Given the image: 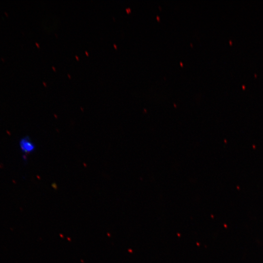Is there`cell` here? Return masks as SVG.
<instances>
[{
    "label": "cell",
    "instance_id": "obj_3",
    "mask_svg": "<svg viewBox=\"0 0 263 263\" xmlns=\"http://www.w3.org/2000/svg\"><path fill=\"white\" fill-rule=\"evenodd\" d=\"M1 59L2 60L4 61L3 58H1Z\"/></svg>",
    "mask_w": 263,
    "mask_h": 263
},
{
    "label": "cell",
    "instance_id": "obj_2",
    "mask_svg": "<svg viewBox=\"0 0 263 263\" xmlns=\"http://www.w3.org/2000/svg\"><path fill=\"white\" fill-rule=\"evenodd\" d=\"M4 13H5V15H6V16H8V14H7L6 12H5Z\"/></svg>",
    "mask_w": 263,
    "mask_h": 263
},
{
    "label": "cell",
    "instance_id": "obj_1",
    "mask_svg": "<svg viewBox=\"0 0 263 263\" xmlns=\"http://www.w3.org/2000/svg\"><path fill=\"white\" fill-rule=\"evenodd\" d=\"M19 147L22 152L25 154L34 151L36 146L28 136L21 138L19 141Z\"/></svg>",
    "mask_w": 263,
    "mask_h": 263
}]
</instances>
